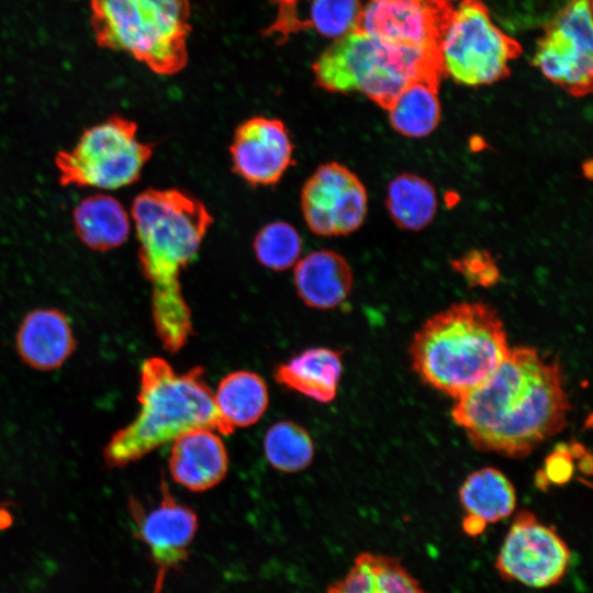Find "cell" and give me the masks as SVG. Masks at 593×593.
Here are the masks:
<instances>
[{
	"mask_svg": "<svg viewBox=\"0 0 593 593\" xmlns=\"http://www.w3.org/2000/svg\"><path fill=\"white\" fill-rule=\"evenodd\" d=\"M570 409L559 361L519 346L455 400L451 417L475 449L524 458L564 428Z\"/></svg>",
	"mask_w": 593,
	"mask_h": 593,
	"instance_id": "obj_1",
	"label": "cell"
},
{
	"mask_svg": "<svg viewBox=\"0 0 593 593\" xmlns=\"http://www.w3.org/2000/svg\"><path fill=\"white\" fill-rule=\"evenodd\" d=\"M153 152L134 121L112 115L86 128L72 148L58 152L55 166L61 186L116 190L139 179Z\"/></svg>",
	"mask_w": 593,
	"mask_h": 593,
	"instance_id": "obj_7",
	"label": "cell"
},
{
	"mask_svg": "<svg viewBox=\"0 0 593 593\" xmlns=\"http://www.w3.org/2000/svg\"><path fill=\"white\" fill-rule=\"evenodd\" d=\"M427 1H438V2H449V3H451L455 0H427Z\"/></svg>",
	"mask_w": 593,
	"mask_h": 593,
	"instance_id": "obj_31",
	"label": "cell"
},
{
	"mask_svg": "<svg viewBox=\"0 0 593 593\" xmlns=\"http://www.w3.org/2000/svg\"><path fill=\"white\" fill-rule=\"evenodd\" d=\"M326 593H428L400 559L361 552L347 574L331 583Z\"/></svg>",
	"mask_w": 593,
	"mask_h": 593,
	"instance_id": "obj_19",
	"label": "cell"
},
{
	"mask_svg": "<svg viewBox=\"0 0 593 593\" xmlns=\"http://www.w3.org/2000/svg\"><path fill=\"white\" fill-rule=\"evenodd\" d=\"M570 448L559 447L546 460L545 471L540 477L546 478V484H561L569 481L573 472Z\"/></svg>",
	"mask_w": 593,
	"mask_h": 593,
	"instance_id": "obj_29",
	"label": "cell"
},
{
	"mask_svg": "<svg viewBox=\"0 0 593 593\" xmlns=\"http://www.w3.org/2000/svg\"><path fill=\"white\" fill-rule=\"evenodd\" d=\"M293 280L301 300L318 310L340 305L354 284L353 270L346 258L328 249L315 250L299 259Z\"/></svg>",
	"mask_w": 593,
	"mask_h": 593,
	"instance_id": "obj_17",
	"label": "cell"
},
{
	"mask_svg": "<svg viewBox=\"0 0 593 593\" xmlns=\"http://www.w3.org/2000/svg\"><path fill=\"white\" fill-rule=\"evenodd\" d=\"M214 400L221 415L235 428L255 424L266 412L269 395L260 376L237 370L220 381Z\"/></svg>",
	"mask_w": 593,
	"mask_h": 593,
	"instance_id": "obj_24",
	"label": "cell"
},
{
	"mask_svg": "<svg viewBox=\"0 0 593 593\" xmlns=\"http://www.w3.org/2000/svg\"><path fill=\"white\" fill-rule=\"evenodd\" d=\"M160 492L159 503L149 510L137 500L128 502L135 537L146 545L156 568L153 593H161L168 573L181 570L188 561L199 527L195 512L175 499L164 478Z\"/></svg>",
	"mask_w": 593,
	"mask_h": 593,
	"instance_id": "obj_12",
	"label": "cell"
},
{
	"mask_svg": "<svg viewBox=\"0 0 593 593\" xmlns=\"http://www.w3.org/2000/svg\"><path fill=\"white\" fill-rule=\"evenodd\" d=\"M301 211L310 231L318 236H345L356 232L368 212V193L359 177L345 165L328 161L304 182Z\"/></svg>",
	"mask_w": 593,
	"mask_h": 593,
	"instance_id": "obj_11",
	"label": "cell"
},
{
	"mask_svg": "<svg viewBox=\"0 0 593 593\" xmlns=\"http://www.w3.org/2000/svg\"><path fill=\"white\" fill-rule=\"evenodd\" d=\"M131 216L139 268L152 288L156 334L166 350L177 353L193 334L180 276L197 257L213 216L200 199L175 188L144 190L135 197Z\"/></svg>",
	"mask_w": 593,
	"mask_h": 593,
	"instance_id": "obj_2",
	"label": "cell"
},
{
	"mask_svg": "<svg viewBox=\"0 0 593 593\" xmlns=\"http://www.w3.org/2000/svg\"><path fill=\"white\" fill-rule=\"evenodd\" d=\"M137 401V416L116 430L103 449L110 468L137 461L191 429L209 428L223 435L235 429L221 415L200 366L177 373L160 357L145 359Z\"/></svg>",
	"mask_w": 593,
	"mask_h": 593,
	"instance_id": "obj_3",
	"label": "cell"
},
{
	"mask_svg": "<svg viewBox=\"0 0 593 593\" xmlns=\"http://www.w3.org/2000/svg\"><path fill=\"white\" fill-rule=\"evenodd\" d=\"M292 24V34L314 30L316 33L338 38L357 26L361 4L359 0H307Z\"/></svg>",
	"mask_w": 593,
	"mask_h": 593,
	"instance_id": "obj_26",
	"label": "cell"
},
{
	"mask_svg": "<svg viewBox=\"0 0 593 593\" xmlns=\"http://www.w3.org/2000/svg\"><path fill=\"white\" fill-rule=\"evenodd\" d=\"M98 43L128 54L159 75L188 61L189 0H90Z\"/></svg>",
	"mask_w": 593,
	"mask_h": 593,
	"instance_id": "obj_6",
	"label": "cell"
},
{
	"mask_svg": "<svg viewBox=\"0 0 593 593\" xmlns=\"http://www.w3.org/2000/svg\"><path fill=\"white\" fill-rule=\"evenodd\" d=\"M454 267L473 286H492L499 277L497 267L491 256L479 250L455 260Z\"/></svg>",
	"mask_w": 593,
	"mask_h": 593,
	"instance_id": "obj_28",
	"label": "cell"
},
{
	"mask_svg": "<svg viewBox=\"0 0 593 593\" xmlns=\"http://www.w3.org/2000/svg\"><path fill=\"white\" fill-rule=\"evenodd\" d=\"M497 312L482 302H460L429 317L410 345L414 371L455 400L486 379L510 353Z\"/></svg>",
	"mask_w": 593,
	"mask_h": 593,
	"instance_id": "obj_4",
	"label": "cell"
},
{
	"mask_svg": "<svg viewBox=\"0 0 593 593\" xmlns=\"http://www.w3.org/2000/svg\"><path fill=\"white\" fill-rule=\"evenodd\" d=\"M449 2L427 0H369L361 8L356 30L383 41L438 52Z\"/></svg>",
	"mask_w": 593,
	"mask_h": 593,
	"instance_id": "obj_13",
	"label": "cell"
},
{
	"mask_svg": "<svg viewBox=\"0 0 593 593\" xmlns=\"http://www.w3.org/2000/svg\"><path fill=\"white\" fill-rule=\"evenodd\" d=\"M72 222L81 243L98 251L120 247L131 232V217L124 205L107 193L81 200L72 211Z\"/></svg>",
	"mask_w": 593,
	"mask_h": 593,
	"instance_id": "obj_20",
	"label": "cell"
},
{
	"mask_svg": "<svg viewBox=\"0 0 593 593\" xmlns=\"http://www.w3.org/2000/svg\"><path fill=\"white\" fill-rule=\"evenodd\" d=\"M253 247L260 265L282 271L299 261L303 245L295 227L283 221H275L258 231Z\"/></svg>",
	"mask_w": 593,
	"mask_h": 593,
	"instance_id": "obj_27",
	"label": "cell"
},
{
	"mask_svg": "<svg viewBox=\"0 0 593 593\" xmlns=\"http://www.w3.org/2000/svg\"><path fill=\"white\" fill-rule=\"evenodd\" d=\"M268 462L281 472H298L310 466L314 457V443L309 432L291 421L270 426L264 438Z\"/></svg>",
	"mask_w": 593,
	"mask_h": 593,
	"instance_id": "obj_25",
	"label": "cell"
},
{
	"mask_svg": "<svg viewBox=\"0 0 593 593\" xmlns=\"http://www.w3.org/2000/svg\"><path fill=\"white\" fill-rule=\"evenodd\" d=\"M459 497L467 515L478 517L485 524L508 517L516 506L512 482L492 467L472 472L460 488Z\"/></svg>",
	"mask_w": 593,
	"mask_h": 593,
	"instance_id": "obj_23",
	"label": "cell"
},
{
	"mask_svg": "<svg viewBox=\"0 0 593 593\" xmlns=\"http://www.w3.org/2000/svg\"><path fill=\"white\" fill-rule=\"evenodd\" d=\"M533 63L575 97L590 93L593 74L592 0H571L550 22Z\"/></svg>",
	"mask_w": 593,
	"mask_h": 593,
	"instance_id": "obj_9",
	"label": "cell"
},
{
	"mask_svg": "<svg viewBox=\"0 0 593 593\" xmlns=\"http://www.w3.org/2000/svg\"><path fill=\"white\" fill-rule=\"evenodd\" d=\"M169 470L172 480L186 489L206 491L225 478L227 450L215 430L191 429L172 440Z\"/></svg>",
	"mask_w": 593,
	"mask_h": 593,
	"instance_id": "obj_15",
	"label": "cell"
},
{
	"mask_svg": "<svg viewBox=\"0 0 593 593\" xmlns=\"http://www.w3.org/2000/svg\"><path fill=\"white\" fill-rule=\"evenodd\" d=\"M385 205L394 224L406 231H421L434 220L438 199L432 182L419 175L402 172L388 184Z\"/></svg>",
	"mask_w": 593,
	"mask_h": 593,
	"instance_id": "obj_22",
	"label": "cell"
},
{
	"mask_svg": "<svg viewBox=\"0 0 593 593\" xmlns=\"http://www.w3.org/2000/svg\"><path fill=\"white\" fill-rule=\"evenodd\" d=\"M16 350L29 367L48 371L61 367L76 349L68 317L57 309H35L22 320L15 337Z\"/></svg>",
	"mask_w": 593,
	"mask_h": 593,
	"instance_id": "obj_16",
	"label": "cell"
},
{
	"mask_svg": "<svg viewBox=\"0 0 593 593\" xmlns=\"http://www.w3.org/2000/svg\"><path fill=\"white\" fill-rule=\"evenodd\" d=\"M342 370V351L313 347L279 363L273 377L292 391L320 403H329L336 396Z\"/></svg>",
	"mask_w": 593,
	"mask_h": 593,
	"instance_id": "obj_18",
	"label": "cell"
},
{
	"mask_svg": "<svg viewBox=\"0 0 593 593\" xmlns=\"http://www.w3.org/2000/svg\"><path fill=\"white\" fill-rule=\"evenodd\" d=\"M485 526L486 524L484 522L471 515H466L462 522L463 532L472 537L480 535L484 530Z\"/></svg>",
	"mask_w": 593,
	"mask_h": 593,
	"instance_id": "obj_30",
	"label": "cell"
},
{
	"mask_svg": "<svg viewBox=\"0 0 593 593\" xmlns=\"http://www.w3.org/2000/svg\"><path fill=\"white\" fill-rule=\"evenodd\" d=\"M570 560L571 551L556 528L523 510L515 515L494 566L505 581L546 589L563 579Z\"/></svg>",
	"mask_w": 593,
	"mask_h": 593,
	"instance_id": "obj_10",
	"label": "cell"
},
{
	"mask_svg": "<svg viewBox=\"0 0 593 593\" xmlns=\"http://www.w3.org/2000/svg\"><path fill=\"white\" fill-rule=\"evenodd\" d=\"M439 81L419 79L409 83L385 109L392 128L409 138H423L440 122Z\"/></svg>",
	"mask_w": 593,
	"mask_h": 593,
	"instance_id": "obj_21",
	"label": "cell"
},
{
	"mask_svg": "<svg viewBox=\"0 0 593 593\" xmlns=\"http://www.w3.org/2000/svg\"><path fill=\"white\" fill-rule=\"evenodd\" d=\"M289 130L276 118L253 116L235 130L230 154L233 171L257 187L277 184L293 160Z\"/></svg>",
	"mask_w": 593,
	"mask_h": 593,
	"instance_id": "obj_14",
	"label": "cell"
},
{
	"mask_svg": "<svg viewBox=\"0 0 593 593\" xmlns=\"http://www.w3.org/2000/svg\"><path fill=\"white\" fill-rule=\"evenodd\" d=\"M521 52L519 44L492 22L479 0H463L452 7L438 42L443 74L472 87L506 77L511 60Z\"/></svg>",
	"mask_w": 593,
	"mask_h": 593,
	"instance_id": "obj_8",
	"label": "cell"
},
{
	"mask_svg": "<svg viewBox=\"0 0 593 593\" xmlns=\"http://www.w3.org/2000/svg\"><path fill=\"white\" fill-rule=\"evenodd\" d=\"M312 70L322 89L359 92L383 109L412 81H439L443 74L437 51L396 45L356 29L336 38Z\"/></svg>",
	"mask_w": 593,
	"mask_h": 593,
	"instance_id": "obj_5",
	"label": "cell"
}]
</instances>
